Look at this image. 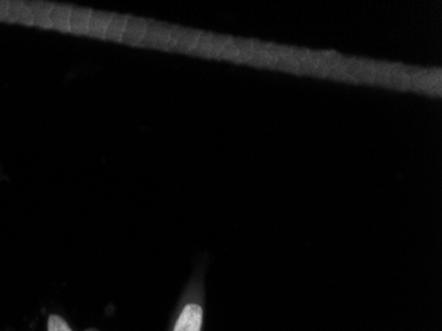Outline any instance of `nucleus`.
I'll use <instances>...</instances> for the list:
<instances>
[{"label":"nucleus","mask_w":442,"mask_h":331,"mask_svg":"<svg viewBox=\"0 0 442 331\" xmlns=\"http://www.w3.org/2000/svg\"><path fill=\"white\" fill-rule=\"evenodd\" d=\"M48 331H73L69 323L59 314H50L48 317Z\"/></svg>","instance_id":"2"},{"label":"nucleus","mask_w":442,"mask_h":331,"mask_svg":"<svg viewBox=\"0 0 442 331\" xmlns=\"http://www.w3.org/2000/svg\"><path fill=\"white\" fill-rule=\"evenodd\" d=\"M203 320V289L192 286L180 302L171 331H202Z\"/></svg>","instance_id":"1"}]
</instances>
